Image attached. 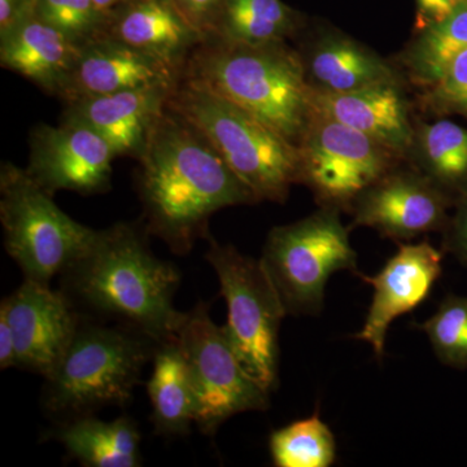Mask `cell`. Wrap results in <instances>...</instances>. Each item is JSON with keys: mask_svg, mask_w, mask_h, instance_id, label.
Listing matches in <instances>:
<instances>
[{"mask_svg": "<svg viewBox=\"0 0 467 467\" xmlns=\"http://www.w3.org/2000/svg\"><path fill=\"white\" fill-rule=\"evenodd\" d=\"M138 161L144 226L178 256L211 235L209 218L220 209L259 202L201 129L171 100Z\"/></svg>", "mask_w": 467, "mask_h": 467, "instance_id": "cell-1", "label": "cell"}, {"mask_svg": "<svg viewBox=\"0 0 467 467\" xmlns=\"http://www.w3.org/2000/svg\"><path fill=\"white\" fill-rule=\"evenodd\" d=\"M144 223L97 230L88 250L67 266L63 287L79 315L115 322L158 343L174 339L184 312L174 308L181 282L174 264L150 251Z\"/></svg>", "mask_w": 467, "mask_h": 467, "instance_id": "cell-2", "label": "cell"}, {"mask_svg": "<svg viewBox=\"0 0 467 467\" xmlns=\"http://www.w3.org/2000/svg\"><path fill=\"white\" fill-rule=\"evenodd\" d=\"M182 77L233 101L296 146L312 119L303 60L285 42L243 45L212 36L193 51Z\"/></svg>", "mask_w": 467, "mask_h": 467, "instance_id": "cell-3", "label": "cell"}, {"mask_svg": "<svg viewBox=\"0 0 467 467\" xmlns=\"http://www.w3.org/2000/svg\"><path fill=\"white\" fill-rule=\"evenodd\" d=\"M158 346L125 326L82 317L63 358L45 378L43 407L58 423L91 416L110 405L125 407Z\"/></svg>", "mask_w": 467, "mask_h": 467, "instance_id": "cell-4", "label": "cell"}, {"mask_svg": "<svg viewBox=\"0 0 467 467\" xmlns=\"http://www.w3.org/2000/svg\"><path fill=\"white\" fill-rule=\"evenodd\" d=\"M171 101L201 129L257 202H284L292 184L301 182L299 147L233 101L186 77L175 85Z\"/></svg>", "mask_w": 467, "mask_h": 467, "instance_id": "cell-5", "label": "cell"}, {"mask_svg": "<svg viewBox=\"0 0 467 467\" xmlns=\"http://www.w3.org/2000/svg\"><path fill=\"white\" fill-rule=\"evenodd\" d=\"M261 265L275 285L287 316H318L330 276L348 270L356 275L358 254L339 211L322 207L310 216L275 226L267 235Z\"/></svg>", "mask_w": 467, "mask_h": 467, "instance_id": "cell-6", "label": "cell"}, {"mask_svg": "<svg viewBox=\"0 0 467 467\" xmlns=\"http://www.w3.org/2000/svg\"><path fill=\"white\" fill-rule=\"evenodd\" d=\"M0 223L9 256L26 278L45 285L72 265L97 234L64 213L26 169L11 162L0 167Z\"/></svg>", "mask_w": 467, "mask_h": 467, "instance_id": "cell-7", "label": "cell"}, {"mask_svg": "<svg viewBox=\"0 0 467 467\" xmlns=\"http://www.w3.org/2000/svg\"><path fill=\"white\" fill-rule=\"evenodd\" d=\"M205 259L213 267L227 304V339L245 373L267 392L278 384V334L287 316L260 260L207 238Z\"/></svg>", "mask_w": 467, "mask_h": 467, "instance_id": "cell-8", "label": "cell"}, {"mask_svg": "<svg viewBox=\"0 0 467 467\" xmlns=\"http://www.w3.org/2000/svg\"><path fill=\"white\" fill-rule=\"evenodd\" d=\"M175 339L180 344L196 401V425L216 434L230 418L269 409V393L243 368L223 326L214 324L208 304L184 312Z\"/></svg>", "mask_w": 467, "mask_h": 467, "instance_id": "cell-9", "label": "cell"}, {"mask_svg": "<svg viewBox=\"0 0 467 467\" xmlns=\"http://www.w3.org/2000/svg\"><path fill=\"white\" fill-rule=\"evenodd\" d=\"M301 182L319 204L352 211L365 190L392 171L391 150L349 126L313 113L299 144Z\"/></svg>", "mask_w": 467, "mask_h": 467, "instance_id": "cell-10", "label": "cell"}, {"mask_svg": "<svg viewBox=\"0 0 467 467\" xmlns=\"http://www.w3.org/2000/svg\"><path fill=\"white\" fill-rule=\"evenodd\" d=\"M26 171L52 196L57 192L94 195L110 190L112 146L90 126L61 119V124L34 126Z\"/></svg>", "mask_w": 467, "mask_h": 467, "instance_id": "cell-11", "label": "cell"}, {"mask_svg": "<svg viewBox=\"0 0 467 467\" xmlns=\"http://www.w3.org/2000/svg\"><path fill=\"white\" fill-rule=\"evenodd\" d=\"M453 198L425 174L392 169L358 196L353 225L368 226L395 239L409 241L444 230Z\"/></svg>", "mask_w": 467, "mask_h": 467, "instance_id": "cell-12", "label": "cell"}, {"mask_svg": "<svg viewBox=\"0 0 467 467\" xmlns=\"http://www.w3.org/2000/svg\"><path fill=\"white\" fill-rule=\"evenodd\" d=\"M0 310L14 331L17 368L50 376L81 324L82 316L72 300L63 290L26 278L3 299Z\"/></svg>", "mask_w": 467, "mask_h": 467, "instance_id": "cell-13", "label": "cell"}, {"mask_svg": "<svg viewBox=\"0 0 467 467\" xmlns=\"http://www.w3.org/2000/svg\"><path fill=\"white\" fill-rule=\"evenodd\" d=\"M442 256L427 241L399 244L398 252L379 273L358 275L374 288V295L365 324L355 337L370 344L379 361L392 322L422 304L441 278Z\"/></svg>", "mask_w": 467, "mask_h": 467, "instance_id": "cell-14", "label": "cell"}, {"mask_svg": "<svg viewBox=\"0 0 467 467\" xmlns=\"http://www.w3.org/2000/svg\"><path fill=\"white\" fill-rule=\"evenodd\" d=\"M177 85V84H175ZM175 85H150L64 103L63 119L90 126L119 156H142Z\"/></svg>", "mask_w": 467, "mask_h": 467, "instance_id": "cell-15", "label": "cell"}, {"mask_svg": "<svg viewBox=\"0 0 467 467\" xmlns=\"http://www.w3.org/2000/svg\"><path fill=\"white\" fill-rule=\"evenodd\" d=\"M180 79L159 61L104 34L81 46L58 99L67 103L144 86L175 85Z\"/></svg>", "mask_w": 467, "mask_h": 467, "instance_id": "cell-16", "label": "cell"}, {"mask_svg": "<svg viewBox=\"0 0 467 467\" xmlns=\"http://www.w3.org/2000/svg\"><path fill=\"white\" fill-rule=\"evenodd\" d=\"M106 34L180 77L193 51L205 41L173 0H133L109 15Z\"/></svg>", "mask_w": 467, "mask_h": 467, "instance_id": "cell-17", "label": "cell"}, {"mask_svg": "<svg viewBox=\"0 0 467 467\" xmlns=\"http://www.w3.org/2000/svg\"><path fill=\"white\" fill-rule=\"evenodd\" d=\"M310 106L316 115L349 126L392 153L405 152L413 146L407 103L396 82L344 94L310 88Z\"/></svg>", "mask_w": 467, "mask_h": 467, "instance_id": "cell-18", "label": "cell"}, {"mask_svg": "<svg viewBox=\"0 0 467 467\" xmlns=\"http://www.w3.org/2000/svg\"><path fill=\"white\" fill-rule=\"evenodd\" d=\"M81 46L33 14L0 33V64L60 98Z\"/></svg>", "mask_w": 467, "mask_h": 467, "instance_id": "cell-19", "label": "cell"}, {"mask_svg": "<svg viewBox=\"0 0 467 467\" xmlns=\"http://www.w3.org/2000/svg\"><path fill=\"white\" fill-rule=\"evenodd\" d=\"M301 60L315 91L344 94L396 82L392 67L376 52L342 34L322 36Z\"/></svg>", "mask_w": 467, "mask_h": 467, "instance_id": "cell-20", "label": "cell"}, {"mask_svg": "<svg viewBox=\"0 0 467 467\" xmlns=\"http://www.w3.org/2000/svg\"><path fill=\"white\" fill-rule=\"evenodd\" d=\"M54 439L67 454L88 467L140 466L138 427L131 418L119 417L112 422L91 416L58 423Z\"/></svg>", "mask_w": 467, "mask_h": 467, "instance_id": "cell-21", "label": "cell"}, {"mask_svg": "<svg viewBox=\"0 0 467 467\" xmlns=\"http://www.w3.org/2000/svg\"><path fill=\"white\" fill-rule=\"evenodd\" d=\"M149 380L150 420L156 434L183 436L196 422V401L177 339L159 343Z\"/></svg>", "mask_w": 467, "mask_h": 467, "instance_id": "cell-22", "label": "cell"}, {"mask_svg": "<svg viewBox=\"0 0 467 467\" xmlns=\"http://www.w3.org/2000/svg\"><path fill=\"white\" fill-rule=\"evenodd\" d=\"M297 24L296 12L282 0H223L213 36L243 45L285 42Z\"/></svg>", "mask_w": 467, "mask_h": 467, "instance_id": "cell-23", "label": "cell"}, {"mask_svg": "<svg viewBox=\"0 0 467 467\" xmlns=\"http://www.w3.org/2000/svg\"><path fill=\"white\" fill-rule=\"evenodd\" d=\"M420 171L445 192L467 190V129L441 119L420 126L414 134Z\"/></svg>", "mask_w": 467, "mask_h": 467, "instance_id": "cell-24", "label": "cell"}, {"mask_svg": "<svg viewBox=\"0 0 467 467\" xmlns=\"http://www.w3.org/2000/svg\"><path fill=\"white\" fill-rule=\"evenodd\" d=\"M269 448L278 467H330L337 459V441L317 410L273 432Z\"/></svg>", "mask_w": 467, "mask_h": 467, "instance_id": "cell-25", "label": "cell"}, {"mask_svg": "<svg viewBox=\"0 0 467 467\" xmlns=\"http://www.w3.org/2000/svg\"><path fill=\"white\" fill-rule=\"evenodd\" d=\"M467 50V0L447 17L425 27L409 52V66L425 84L434 85L451 58Z\"/></svg>", "mask_w": 467, "mask_h": 467, "instance_id": "cell-26", "label": "cell"}, {"mask_svg": "<svg viewBox=\"0 0 467 467\" xmlns=\"http://www.w3.org/2000/svg\"><path fill=\"white\" fill-rule=\"evenodd\" d=\"M445 367L467 368V297L448 295L438 310L420 325Z\"/></svg>", "mask_w": 467, "mask_h": 467, "instance_id": "cell-27", "label": "cell"}, {"mask_svg": "<svg viewBox=\"0 0 467 467\" xmlns=\"http://www.w3.org/2000/svg\"><path fill=\"white\" fill-rule=\"evenodd\" d=\"M36 15L78 46L104 36L109 24L94 0H36Z\"/></svg>", "mask_w": 467, "mask_h": 467, "instance_id": "cell-28", "label": "cell"}, {"mask_svg": "<svg viewBox=\"0 0 467 467\" xmlns=\"http://www.w3.org/2000/svg\"><path fill=\"white\" fill-rule=\"evenodd\" d=\"M434 99L451 109L467 113V50L451 58L434 85Z\"/></svg>", "mask_w": 467, "mask_h": 467, "instance_id": "cell-29", "label": "cell"}, {"mask_svg": "<svg viewBox=\"0 0 467 467\" xmlns=\"http://www.w3.org/2000/svg\"><path fill=\"white\" fill-rule=\"evenodd\" d=\"M442 234V250L467 266V190L457 196L456 213L448 220Z\"/></svg>", "mask_w": 467, "mask_h": 467, "instance_id": "cell-30", "label": "cell"}, {"mask_svg": "<svg viewBox=\"0 0 467 467\" xmlns=\"http://www.w3.org/2000/svg\"><path fill=\"white\" fill-rule=\"evenodd\" d=\"M190 24L202 33L205 41L216 33L223 0H173Z\"/></svg>", "mask_w": 467, "mask_h": 467, "instance_id": "cell-31", "label": "cell"}, {"mask_svg": "<svg viewBox=\"0 0 467 467\" xmlns=\"http://www.w3.org/2000/svg\"><path fill=\"white\" fill-rule=\"evenodd\" d=\"M36 0H0V33L36 11Z\"/></svg>", "mask_w": 467, "mask_h": 467, "instance_id": "cell-32", "label": "cell"}, {"mask_svg": "<svg viewBox=\"0 0 467 467\" xmlns=\"http://www.w3.org/2000/svg\"><path fill=\"white\" fill-rule=\"evenodd\" d=\"M465 0H417L418 14L427 26L438 23Z\"/></svg>", "mask_w": 467, "mask_h": 467, "instance_id": "cell-33", "label": "cell"}, {"mask_svg": "<svg viewBox=\"0 0 467 467\" xmlns=\"http://www.w3.org/2000/svg\"><path fill=\"white\" fill-rule=\"evenodd\" d=\"M17 368L16 343L7 316L0 310V368Z\"/></svg>", "mask_w": 467, "mask_h": 467, "instance_id": "cell-34", "label": "cell"}, {"mask_svg": "<svg viewBox=\"0 0 467 467\" xmlns=\"http://www.w3.org/2000/svg\"><path fill=\"white\" fill-rule=\"evenodd\" d=\"M130 2H133V0H94L95 5L106 16H109L117 8L122 7V5H128Z\"/></svg>", "mask_w": 467, "mask_h": 467, "instance_id": "cell-35", "label": "cell"}]
</instances>
